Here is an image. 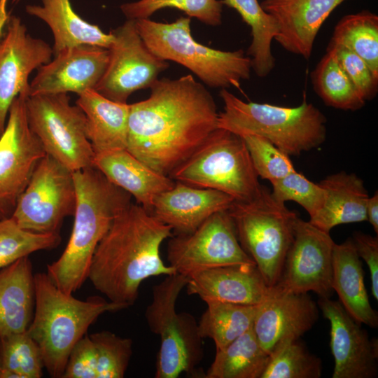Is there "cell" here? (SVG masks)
<instances>
[{"label":"cell","mask_w":378,"mask_h":378,"mask_svg":"<svg viewBox=\"0 0 378 378\" xmlns=\"http://www.w3.org/2000/svg\"><path fill=\"white\" fill-rule=\"evenodd\" d=\"M150 89L147 99L130 104L126 149L169 176L218 128V113L190 74L158 78Z\"/></svg>","instance_id":"cell-1"},{"label":"cell","mask_w":378,"mask_h":378,"mask_svg":"<svg viewBox=\"0 0 378 378\" xmlns=\"http://www.w3.org/2000/svg\"><path fill=\"white\" fill-rule=\"evenodd\" d=\"M172 231L141 205L131 203L116 216L98 244L88 279L110 301L132 305L144 280L177 273L160 254Z\"/></svg>","instance_id":"cell-2"},{"label":"cell","mask_w":378,"mask_h":378,"mask_svg":"<svg viewBox=\"0 0 378 378\" xmlns=\"http://www.w3.org/2000/svg\"><path fill=\"white\" fill-rule=\"evenodd\" d=\"M76 206L71 236L60 257L47 265V275L62 291L72 295L88 279L100 241L132 196L94 167L73 172Z\"/></svg>","instance_id":"cell-3"},{"label":"cell","mask_w":378,"mask_h":378,"mask_svg":"<svg viewBox=\"0 0 378 378\" xmlns=\"http://www.w3.org/2000/svg\"><path fill=\"white\" fill-rule=\"evenodd\" d=\"M34 310L27 331L38 346L44 368L62 378L73 347L99 316L129 307L99 297L78 300L59 289L46 273L34 274Z\"/></svg>","instance_id":"cell-4"},{"label":"cell","mask_w":378,"mask_h":378,"mask_svg":"<svg viewBox=\"0 0 378 378\" xmlns=\"http://www.w3.org/2000/svg\"><path fill=\"white\" fill-rule=\"evenodd\" d=\"M286 107L265 103L246 102L221 89L223 111L218 113V128L238 135L255 134L269 140L288 155L298 156L320 146L326 139V118L307 100Z\"/></svg>","instance_id":"cell-5"},{"label":"cell","mask_w":378,"mask_h":378,"mask_svg":"<svg viewBox=\"0 0 378 378\" xmlns=\"http://www.w3.org/2000/svg\"><path fill=\"white\" fill-rule=\"evenodd\" d=\"M190 22V17L171 23L146 18L135 20V24L148 48L159 58L186 67L211 88H239L250 78V57L241 49L224 51L201 44L192 36Z\"/></svg>","instance_id":"cell-6"},{"label":"cell","mask_w":378,"mask_h":378,"mask_svg":"<svg viewBox=\"0 0 378 378\" xmlns=\"http://www.w3.org/2000/svg\"><path fill=\"white\" fill-rule=\"evenodd\" d=\"M227 211L241 246L266 284L275 286L293 240L298 214L274 199L264 186L251 200L234 201Z\"/></svg>","instance_id":"cell-7"},{"label":"cell","mask_w":378,"mask_h":378,"mask_svg":"<svg viewBox=\"0 0 378 378\" xmlns=\"http://www.w3.org/2000/svg\"><path fill=\"white\" fill-rule=\"evenodd\" d=\"M187 282L188 276L175 273L152 288V301L145 318L150 330L160 339L155 378L192 374L203 358V338L197 322L190 313L176 311V300Z\"/></svg>","instance_id":"cell-8"},{"label":"cell","mask_w":378,"mask_h":378,"mask_svg":"<svg viewBox=\"0 0 378 378\" xmlns=\"http://www.w3.org/2000/svg\"><path fill=\"white\" fill-rule=\"evenodd\" d=\"M169 176L193 187L219 190L234 201L251 200L262 186L243 139L221 128Z\"/></svg>","instance_id":"cell-9"},{"label":"cell","mask_w":378,"mask_h":378,"mask_svg":"<svg viewBox=\"0 0 378 378\" xmlns=\"http://www.w3.org/2000/svg\"><path fill=\"white\" fill-rule=\"evenodd\" d=\"M29 127L46 153L70 171L93 167L94 152L86 134V118L66 93L28 95Z\"/></svg>","instance_id":"cell-10"},{"label":"cell","mask_w":378,"mask_h":378,"mask_svg":"<svg viewBox=\"0 0 378 378\" xmlns=\"http://www.w3.org/2000/svg\"><path fill=\"white\" fill-rule=\"evenodd\" d=\"M76 206L73 172L46 154L36 164L11 218L27 231L59 234L64 219L74 216Z\"/></svg>","instance_id":"cell-11"},{"label":"cell","mask_w":378,"mask_h":378,"mask_svg":"<svg viewBox=\"0 0 378 378\" xmlns=\"http://www.w3.org/2000/svg\"><path fill=\"white\" fill-rule=\"evenodd\" d=\"M170 238L169 265L186 276L216 267L255 264L241 246L227 209L212 214L192 232Z\"/></svg>","instance_id":"cell-12"},{"label":"cell","mask_w":378,"mask_h":378,"mask_svg":"<svg viewBox=\"0 0 378 378\" xmlns=\"http://www.w3.org/2000/svg\"><path fill=\"white\" fill-rule=\"evenodd\" d=\"M28 95L29 89L15 99L0 136V220L11 217L36 164L46 154L27 121Z\"/></svg>","instance_id":"cell-13"},{"label":"cell","mask_w":378,"mask_h":378,"mask_svg":"<svg viewBox=\"0 0 378 378\" xmlns=\"http://www.w3.org/2000/svg\"><path fill=\"white\" fill-rule=\"evenodd\" d=\"M111 31L114 38L108 63L94 90L108 99L127 103L135 91L150 88L169 64L148 48L135 20L127 19Z\"/></svg>","instance_id":"cell-14"},{"label":"cell","mask_w":378,"mask_h":378,"mask_svg":"<svg viewBox=\"0 0 378 378\" xmlns=\"http://www.w3.org/2000/svg\"><path fill=\"white\" fill-rule=\"evenodd\" d=\"M335 242L326 232L299 216L280 279L275 285L293 293H316L319 298L332 295V251Z\"/></svg>","instance_id":"cell-15"},{"label":"cell","mask_w":378,"mask_h":378,"mask_svg":"<svg viewBox=\"0 0 378 378\" xmlns=\"http://www.w3.org/2000/svg\"><path fill=\"white\" fill-rule=\"evenodd\" d=\"M52 55V48L46 41L31 36L19 18L8 17L0 41V136L13 101L29 88V74L49 62Z\"/></svg>","instance_id":"cell-16"},{"label":"cell","mask_w":378,"mask_h":378,"mask_svg":"<svg viewBox=\"0 0 378 378\" xmlns=\"http://www.w3.org/2000/svg\"><path fill=\"white\" fill-rule=\"evenodd\" d=\"M318 306L330 325V346L335 363L332 378L377 377V339H370L339 301L319 298Z\"/></svg>","instance_id":"cell-17"},{"label":"cell","mask_w":378,"mask_h":378,"mask_svg":"<svg viewBox=\"0 0 378 378\" xmlns=\"http://www.w3.org/2000/svg\"><path fill=\"white\" fill-rule=\"evenodd\" d=\"M318 318L317 305L307 293H288L274 286L258 305L253 330L260 346L270 355L285 340L300 339Z\"/></svg>","instance_id":"cell-18"},{"label":"cell","mask_w":378,"mask_h":378,"mask_svg":"<svg viewBox=\"0 0 378 378\" xmlns=\"http://www.w3.org/2000/svg\"><path fill=\"white\" fill-rule=\"evenodd\" d=\"M42 65L29 84V95L74 92L94 89L109 59L108 49L80 46L64 49Z\"/></svg>","instance_id":"cell-19"},{"label":"cell","mask_w":378,"mask_h":378,"mask_svg":"<svg viewBox=\"0 0 378 378\" xmlns=\"http://www.w3.org/2000/svg\"><path fill=\"white\" fill-rule=\"evenodd\" d=\"M345 0H263L275 20V40L286 50L308 59L317 34L330 13Z\"/></svg>","instance_id":"cell-20"},{"label":"cell","mask_w":378,"mask_h":378,"mask_svg":"<svg viewBox=\"0 0 378 378\" xmlns=\"http://www.w3.org/2000/svg\"><path fill=\"white\" fill-rule=\"evenodd\" d=\"M189 295L204 302L218 301L258 305L270 295L269 286L255 264H237L212 267L188 276Z\"/></svg>","instance_id":"cell-21"},{"label":"cell","mask_w":378,"mask_h":378,"mask_svg":"<svg viewBox=\"0 0 378 378\" xmlns=\"http://www.w3.org/2000/svg\"><path fill=\"white\" fill-rule=\"evenodd\" d=\"M234 198L219 190L193 187L175 181L155 199L150 214L175 234L194 231L212 214L227 209Z\"/></svg>","instance_id":"cell-22"},{"label":"cell","mask_w":378,"mask_h":378,"mask_svg":"<svg viewBox=\"0 0 378 378\" xmlns=\"http://www.w3.org/2000/svg\"><path fill=\"white\" fill-rule=\"evenodd\" d=\"M92 164L150 214L155 197L175 183L169 176L153 169L126 148L96 152Z\"/></svg>","instance_id":"cell-23"},{"label":"cell","mask_w":378,"mask_h":378,"mask_svg":"<svg viewBox=\"0 0 378 378\" xmlns=\"http://www.w3.org/2000/svg\"><path fill=\"white\" fill-rule=\"evenodd\" d=\"M351 239L335 243L332 287L345 310L358 323L378 326V314L370 304L360 261Z\"/></svg>","instance_id":"cell-24"},{"label":"cell","mask_w":378,"mask_h":378,"mask_svg":"<svg viewBox=\"0 0 378 378\" xmlns=\"http://www.w3.org/2000/svg\"><path fill=\"white\" fill-rule=\"evenodd\" d=\"M41 5H28L26 11L44 21L54 37L53 55L80 46L109 49L113 35L104 32L97 25L81 18L73 9L70 0H41Z\"/></svg>","instance_id":"cell-25"},{"label":"cell","mask_w":378,"mask_h":378,"mask_svg":"<svg viewBox=\"0 0 378 378\" xmlns=\"http://www.w3.org/2000/svg\"><path fill=\"white\" fill-rule=\"evenodd\" d=\"M34 299L29 255L0 270V337L27 330L34 314Z\"/></svg>","instance_id":"cell-26"},{"label":"cell","mask_w":378,"mask_h":378,"mask_svg":"<svg viewBox=\"0 0 378 378\" xmlns=\"http://www.w3.org/2000/svg\"><path fill=\"white\" fill-rule=\"evenodd\" d=\"M326 192L323 207L309 223L330 233L335 226L367 220L369 195L361 178L354 173L340 172L318 183Z\"/></svg>","instance_id":"cell-27"},{"label":"cell","mask_w":378,"mask_h":378,"mask_svg":"<svg viewBox=\"0 0 378 378\" xmlns=\"http://www.w3.org/2000/svg\"><path fill=\"white\" fill-rule=\"evenodd\" d=\"M76 105L85 115L86 134L94 153L127 148L130 104L90 89L78 94Z\"/></svg>","instance_id":"cell-28"},{"label":"cell","mask_w":378,"mask_h":378,"mask_svg":"<svg viewBox=\"0 0 378 378\" xmlns=\"http://www.w3.org/2000/svg\"><path fill=\"white\" fill-rule=\"evenodd\" d=\"M270 355L260 346L253 327L225 347L216 351L206 378H260Z\"/></svg>","instance_id":"cell-29"},{"label":"cell","mask_w":378,"mask_h":378,"mask_svg":"<svg viewBox=\"0 0 378 378\" xmlns=\"http://www.w3.org/2000/svg\"><path fill=\"white\" fill-rule=\"evenodd\" d=\"M223 5L236 10L251 28L252 40L248 49L251 66L259 77L267 76L275 66L272 42L278 34L274 18L258 0H223Z\"/></svg>","instance_id":"cell-30"},{"label":"cell","mask_w":378,"mask_h":378,"mask_svg":"<svg viewBox=\"0 0 378 378\" xmlns=\"http://www.w3.org/2000/svg\"><path fill=\"white\" fill-rule=\"evenodd\" d=\"M197 322L200 336L221 349L253 327L258 305L210 301Z\"/></svg>","instance_id":"cell-31"},{"label":"cell","mask_w":378,"mask_h":378,"mask_svg":"<svg viewBox=\"0 0 378 378\" xmlns=\"http://www.w3.org/2000/svg\"><path fill=\"white\" fill-rule=\"evenodd\" d=\"M330 46H344L361 57L378 78V16L368 10L344 16L336 24Z\"/></svg>","instance_id":"cell-32"},{"label":"cell","mask_w":378,"mask_h":378,"mask_svg":"<svg viewBox=\"0 0 378 378\" xmlns=\"http://www.w3.org/2000/svg\"><path fill=\"white\" fill-rule=\"evenodd\" d=\"M311 76L316 92L326 105L345 111H356L365 105L330 50H327Z\"/></svg>","instance_id":"cell-33"},{"label":"cell","mask_w":378,"mask_h":378,"mask_svg":"<svg viewBox=\"0 0 378 378\" xmlns=\"http://www.w3.org/2000/svg\"><path fill=\"white\" fill-rule=\"evenodd\" d=\"M43 360L27 330L0 337V378H40Z\"/></svg>","instance_id":"cell-34"},{"label":"cell","mask_w":378,"mask_h":378,"mask_svg":"<svg viewBox=\"0 0 378 378\" xmlns=\"http://www.w3.org/2000/svg\"><path fill=\"white\" fill-rule=\"evenodd\" d=\"M321 359L312 354L300 339H289L270 354L260 378H319Z\"/></svg>","instance_id":"cell-35"},{"label":"cell","mask_w":378,"mask_h":378,"mask_svg":"<svg viewBox=\"0 0 378 378\" xmlns=\"http://www.w3.org/2000/svg\"><path fill=\"white\" fill-rule=\"evenodd\" d=\"M59 234H39L19 227L10 217L0 220V270L31 253L57 246Z\"/></svg>","instance_id":"cell-36"},{"label":"cell","mask_w":378,"mask_h":378,"mask_svg":"<svg viewBox=\"0 0 378 378\" xmlns=\"http://www.w3.org/2000/svg\"><path fill=\"white\" fill-rule=\"evenodd\" d=\"M222 6L218 0H139L123 4L120 9L127 19L137 20L149 18L163 8H176L204 24L218 26L221 24Z\"/></svg>","instance_id":"cell-37"},{"label":"cell","mask_w":378,"mask_h":378,"mask_svg":"<svg viewBox=\"0 0 378 378\" xmlns=\"http://www.w3.org/2000/svg\"><path fill=\"white\" fill-rule=\"evenodd\" d=\"M90 336L97 351V378H122L132 355V340L108 330Z\"/></svg>","instance_id":"cell-38"},{"label":"cell","mask_w":378,"mask_h":378,"mask_svg":"<svg viewBox=\"0 0 378 378\" xmlns=\"http://www.w3.org/2000/svg\"><path fill=\"white\" fill-rule=\"evenodd\" d=\"M239 136L243 139L248 148L258 177L272 183L295 171L289 155L269 140L255 134Z\"/></svg>","instance_id":"cell-39"},{"label":"cell","mask_w":378,"mask_h":378,"mask_svg":"<svg viewBox=\"0 0 378 378\" xmlns=\"http://www.w3.org/2000/svg\"><path fill=\"white\" fill-rule=\"evenodd\" d=\"M271 183V193L274 199L283 203L293 201L299 204L310 218L315 216L323 206L326 198L324 189L296 171Z\"/></svg>","instance_id":"cell-40"},{"label":"cell","mask_w":378,"mask_h":378,"mask_svg":"<svg viewBox=\"0 0 378 378\" xmlns=\"http://www.w3.org/2000/svg\"><path fill=\"white\" fill-rule=\"evenodd\" d=\"M327 50L332 52L361 97L365 102L374 98L378 90V78L374 76L367 63L344 46L328 45Z\"/></svg>","instance_id":"cell-41"},{"label":"cell","mask_w":378,"mask_h":378,"mask_svg":"<svg viewBox=\"0 0 378 378\" xmlns=\"http://www.w3.org/2000/svg\"><path fill=\"white\" fill-rule=\"evenodd\" d=\"M97 370L95 345L85 334L71 351L62 378H97Z\"/></svg>","instance_id":"cell-42"},{"label":"cell","mask_w":378,"mask_h":378,"mask_svg":"<svg viewBox=\"0 0 378 378\" xmlns=\"http://www.w3.org/2000/svg\"><path fill=\"white\" fill-rule=\"evenodd\" d=\"M356 252L368 265L370 274L371 292L378 300V237L356 232L351 239Z\"/></svg>","instance_id":"cell-43"},{"label":"cell","mask_w":378,"mask_h":378,"mask_svg":"<svg viewBox=\"0 0 378 378\" xmlns=\"http://www.w3.org/2000/svg\"><path fill=\"white\" fill-rule=\"evenodd\" d=\"M367 220L372 225L374 232L378 233V194L377 191L369 197L366 203Z\"/></svg>","instance_id":"cell-44"},{"label":"cell","mask_w":378,"mask_h":378,"mask_svg":"<svg viewBox=\"0 0 378 378\" xmlns=\"http://www.w3.org/2000/svg\"><path fill=\"white\" fill-rule=\"evenodd\" d=\"M19 1V0H13V3H14V2H17V1Z\"/></svg>","instance_id":"cell-45"}]
</instances>
